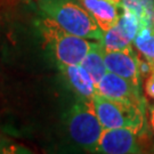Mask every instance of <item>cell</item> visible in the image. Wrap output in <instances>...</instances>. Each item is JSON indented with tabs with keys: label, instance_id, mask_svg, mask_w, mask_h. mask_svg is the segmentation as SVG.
<instances>
[{
	"label": "cell",
	"instance_id": "7",
	"mask_svg": "<svg viewBox=\"0 0 154 154\" xmlns=\"http://www.w3.org/2000/svg\"><path fill=\"white\" fill-rule=\"evenodd\" d=\"M139 55L135 53L132 47L125 50L106 51L105 50V65L106 70L126 78L136 86L140 87L142 77L139 73Z\"/></svg>",
	"mask_w": 154,
	"mask_h": 154
},
{
	"label": "cell",
	"instance_id": "10",
	"mask_svg": "<svg viewBox=\"0 0 154 154\" xmlns=\"http://www.w3.org/2000/svg\"><path fill=\"white\" fill-rule=\"evenodd\" d=\"M104 56V46L102 45L100 41H97L81 62V65L87 70V72L90 74V77L93 78V80L95 81L96 85L99 82V80L107 72L106 65H105Z\"/></svg>",
	"mask_w": 154,
	"mask_h": 154
},
{
	"label": "cell",
	"instance_id": "14",
	"mask_svg": "<svg viewBox=\"0 0 154 154\" xmlns=\"http://www.w3.org/2000/svg\"><path fill=\"white\" fill-rule=\"evenodd\" d=\"M144 90H145V95L149 98L154 100V70L149 77L146 78L145 83H144Z\"/></svg>",
	"mask_w": 154,
	"mask_h": 154
},
{
	"label": "cell",
	"instance_id": "9",
	"mask_svg": "<svg viewBox=\"0 0 154 154\" xmlns=\"http://www.w3.org/2000/svg\"><path fill=\"white\" fill-rule=\"evenodd\" d=\"M80 4L90 13L99 28L107 31L116 24L120 13V0H79Z\"/></svg>",
	"mask_w": 154,
	"mask_h": 154
},
{
	"label": "cell",
	"instance_id": "8",
	"mask_svg": "<svg viewBox=\"0 0 154 154\" xmlns=\"http://www.w3.org/2000/svg\"><path fill=\"white\" fill-rule=\"evenodd\" d=\"M62 77L67 83V86L73 90L79 99L93 100L94 96L97 94L96 83L90 77L87 70L81 64L75 65L58 66Z\"/></svg>",
	"mask_w": 154,
	"mask_h": 154
},
{
	"label": "cell",
	"instance_id": "5",
	"mask_svg": "<svg viewBox=\"0 0 154 154\" xmlns=\"http://www.w3.org/2000/svg\"><path fill=\"white\" fill-rule=\"evenodd\" d=\"M147 143V132L134 131L128 128L104 129L94 153L102 154H139L151 152Z\"/></svg>",
	"mask_w": 154,
	"mask_h": 154
},
{
	"label": "cell",
	"instance_id": "16",
	"mask_svg": "<svg viewBox=\"0 0 154 154\" xmlns=\"http://www.w3.org/2000/svg\"><path fill=\"white\" fill-rule=\"evenodd\" d=\"M149 127H151L152 131L154 132V104L151 105L149 107Z\"/></svg>",
	"mask_w": 154,
	"mask_h": 154
},
{
	"label": "cell",
	"instance_id": "13",
	"mask_svg": "<svg viewBox=\"0 0 154 154\" xmlns=\"http://www.w3.org/2000/svg\"><path fill=\"white\" fill-rule=\"evenodd\" d=\"M102 45L104 46L106 51H116V50H125L127 48L132 47V42H130L128 39L120 32L116 25L110 30L105 31L103 39L100 40Z\"/></svg>",
	"mask_w": 154,
	"mask_h": 154
},
{
	"label": "cell",
	"instance_id": "11",
	"mask_svg": "<svg viewBox=\"0 0 154 154\" xmlns=\"http://www.w3.org/2000/svg\"><path fill=\"white\" fill-rule=\"evenodd\" d=\"M132 45L139 55L154 67V26H142Z\"/></svg>",
	"mask_w": 154,
	"mask_h": 154
},
{
	"label": "cell",
	"instance_id": "3",
	"mask_svg": "<svg viewBox=\"0 0 154 154\" xmlns=\"http://www.w3.org/2000/svg\"><path fill=\"white\" fill-rule=\"evenodd\" d=\"M64 122L72 142L94 153L104 128L94 110L93 100L79 99L65 113Z\"/></svg>",
	"mask_w": 154,
	"mask_h": 154
},
{
	"label": "cell",
	"instance_id": "15",
	"mask_svg": "<svg viewBox=\"0 0 154 154\" xmlns=\"http://www.w3.org/2000/svg\"><path fill=\"white\" fill-rule=\"evenodd\" d=\"M9 149H13V147L8 146V142L2 137V135L0 132V153H8V152H11Z\"/></svg>",
	"mask_w": 154,
	"mask_h": 154
},
{
	"label": "cell",
	"instance_id": "6",
	"mask_svg": "<svg viewBox=\"0 0 154 154\" xmlns=\"http://www.w3.org/2000/svg\"><path fill=\"white\" fill-rule=\"evenodd\" d=\"M96 95L106 98L125 100L134 104L146 106V102L140 95V87L112 72H106L96 85Z\"/></svg>",
	"mask_w": 154,
	"mask_h": 154
},
{
	"label": "cell",
	"instance_id": "12",
	"mask_svg": "<svg viewBox=\"0 0 154 154\" xmlns=\"http://www.w3.org/2000/svg\"><path fill=\"white\" fill-rule=\"evenodd\" d=\"M121 9L122 13H120V16L116 25L130 42H134V39L142 28L140 20L137 16V14L131 9L127 7H121Z\"/></svg>",
	"mask_w": 154,
	"mask_h": 154
},
{
	"label": "cell",
	"instance_id": "2",
	"mask_svg": "<svg viewBox=\"0 0 154 154\" xmlns=\"http://www.w3.org/2000/svg\"><path fill=\"white\" fill-rule=\"evenodd\" d=\"M37 28L46 49L58 66L81 64L85 56L97 42L66 32L53 20L45 16L37 21Z\"/></svg>",
	"mask_w": 154,
	"mask_h": 154
},
{
	"label": "cell",
	"instance_id": "4",
	"mask_svg": "<svg viewBox=\"0 0 154 154\" xmlns=\"http://www.w3.org/2000/svg\"><path fill=\"white\" fill-rule=\"evenodd\" d=\"M94 110L104 129L128 128L134 131L146 130L145 107L125 100L106 98L95 95L93 98Z\"/></svg>",
	"mask_w": 154,
	"mask_h": 154
},
{
	"label": "cell",
	"instance_id": "1",
	"mask_svg": "<svg viewBox=\"0 0 154 154\" xmlns=\"http://www.w3.org/2000/svg\"><path fill=\"white\" fill-rule=\"evenodd\" d=\"M41 16L48 17L66 32L100 41L104 31L79 0H37Z\"/></svg>",
	"mask_w": 154,
	"mask_h": 154
}]
</instances>
